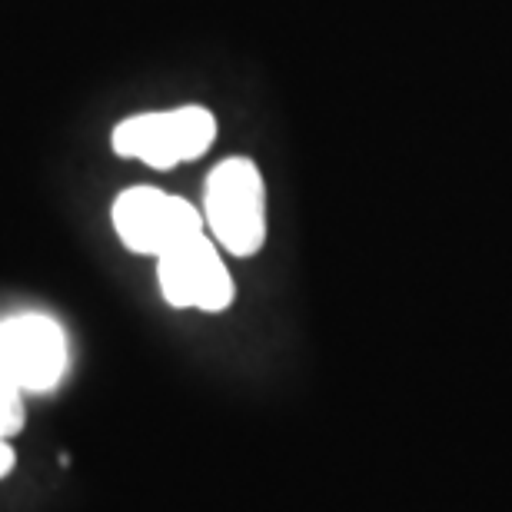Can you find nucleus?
Here are the masks:
<instances>
[{
	"label": "nucleus",
	"mask_w": 512,
	"mask_h": 512,
	"mask_svg": "<svg viewBox=\"0 0 512 512\" xmlns=\"http://www.w3.org/2000/svg\"><path fill=\"white\" fill-rule=\"evenodd\" d=\"M110 220H114L117 237L127 250L153 256V260L173 250L177 243L197 237V233H207L203 213L193 203L157 187L124 190L114 200Z\"/></svg>",
	"instance_id": "nucleus-4"
},
{
	"label": "nucleus",
	"mask_w": 512,
	"mask_h": 512,
	"mask_svg": "<svg viewBox=\"0 0 512 512\" xmlns=\"http://www.w3.org/2000/svg\"><path fill=\"white\" fill-rule=\"evenodd\" d=\"M217 140V117L207 107L187 104L177 110H153L120 120L114 127V150L124 160H140L153 170L203 157Z\"/></svg>",
	"instance_id": "nucleus-2"
},
{
	"label": "nucleus",
	"mask_w": 512,
	"mask_h": 512,
	"mask_svg": "<svg viewBox=\"0 0 512 512\" xmlns=\"http://www.w3.org/2000/svg\"><path fill=\"white\" fill-rule=\"evenodd\" d=\"M157 283L163 300L177 310L220 313L233 303V276L220 256V243L207 233L157 256Z\"/></svg>",
	"instance_id": "nucleus-5"
},
{
	"label": "nucleus",
	"mask_w": 512,
	"mask_h": 512,
	"mask_svg": "<svg viewBox=\"0 0 512 512\" xmlns=\"http://www.w3.org/2000/svg\"><path fill=\"white\" fill-rule=\"evenodd\" d=\"M67 333L47 313H14L0 320V376L24 396L57 389L67 376Z\"/></svg>",
	"instance_id": "nucleus-3"
},
{
	"label": "nucleus",
	"mask_w": 512,
	"mask_h": 512,
	"mask_svg": "<svg viewBox=\"0 0 512 512\" xmlns=\"http://www.w3.org/2000/svg\"><path fill=\"white\" fill-rule=\"evenodd\" d=\"M17 456H14V446H10V439L0 436V479L10 476V469H14Z\"/></svg>",
	"instance_id": "nucleus-7"
},
{
	"label": "nucleus",
	"mask_w": 512,
	"mask_h": 512,
	"mask_svg": "<svg viewBox=\"0 0 512 512\" xmlns=\"http://www.w3.org/2000/svg\"><path fill=\"white\" fill-rule=\"evenodd\" d=\"M24 393L0 376V436L4 439H14L20 429H24V419H27V403H24Z\"/></svg>",
	"instance_id": "nucleus-6"
},
{
	"label": "nucleus",
	"mask_w": 512,
	"mask_h": 512,
	"mask_svg": "<svg viewBox=\"0 0 512 512\" xmlns=\"http://www.w3.org/2000/svg\"><path fill=\"white\" fill-rule=\"evenodd\" d=\"M203 223L233 256H253L266 240V187L260 167L247 157L217 163L203 193Z\"/></svg>",
	"instance_id": "nucleus-1"
}]
</instances>
